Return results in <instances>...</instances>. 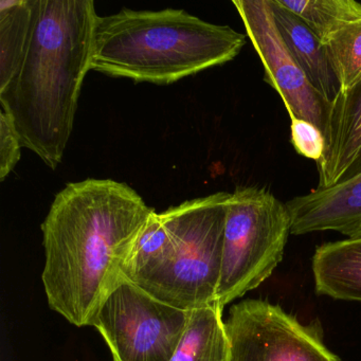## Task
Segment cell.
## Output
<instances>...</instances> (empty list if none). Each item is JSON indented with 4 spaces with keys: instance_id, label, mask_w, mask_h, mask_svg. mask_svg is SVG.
Wrapping results in <instances>:
<instances>
[{
    "instance_id": "obj_1",
    "label": "cell",
    "mask_w": 361,
    "mask_h": 361,
    "mask_svg": "<svg viewBox=\"0 0 361 361\" xmlns=\"http://www.w3.org/2000/svg\"><path fill=\"white\" fill-rule=\"evenodd\" d=\"M154 211L111 179L68 183L56 194L42 224L49 307L75 326H92Z\"/></svg>"
},
{
    "instance_id": "obj_2",
    "label": "cell",
    "mask_w": 361,
    "mask_h": 361,
    "mask_svg": "<svg viewBox=\"0 0 361 361\" xmlns=\"http://www.w3.org/2000/svg\"><path fill=\"white\" fill-rule=\"evenodd\" d=\"M98 18L92 0H35L28 47L0 90L1 109L13 119L22 147L52 170L73 133Z\"/></svg>"
},
{
    "instance_id": "obj_3",
    "label": "cell",
    "mask_w": 361,
    "mask_h": 361,
    "mask_svg": "<svg viewBox=\"0 0 361 361\" xmlns=\"http://www.w3.org/2000/svg\"><path fill=\"white\" fill-rule=\"evenodd\" d=\"M245 45L246 35L183 9H122L97 20L90 71L170 85L231 62Z\"/></svg>"
},
{
    "instance_id": "obj_4",
    "label": "cell",
    "mask_w": 361,
    "mask_h": 361,
    "mask_svg": "<svg viewBox=\"0 0 361 361\" xmlns=\"http://www.w3.org/2000/svg\"><path fill=\"white\" fill-rule=\"evenodd\" d=\"M230 196L217 192L160 213L174 251L166 267L141 288L185 312L217 303Z\"/></svg>"
},
{
    "instance_id": "obj_5",
    "label": "cell",
    "mask_w": 361,
    "mask_h": 361,
    "mask_svg": "<svg viewBox=\"0 0 361 361\" xmlns=\"http://www.w3.org/2000/svg\"><path fill=\"white\" fill-rule=\"evenodd\" d=\"M291 233L286 204L265 188L238 187L230 196L217 289L221 308L261 286L284 257Z\"/></svg>"
},
{
    "instance_id": "obj_6",
    "label": "cell",
    "mask_w": 361,
    "mask_h": 361,
    "mask_svg": "<svg viewBox=\"0 0 361 361\" xmlns=\"http://www.w3.org/2000/svg\"><path fill=\"white\" fill-rule=\"evenodd\" d=\"M190 312L169 305L122 278L92 326L102 335L114 361H170Z\"/></svg>"
},
{
    "instance_id": "obj_7",
    "label": "cell",
    "mask_w": 361,
    "mask_h": 361,
    "mask_svg": "<svg viewBox=\"0 0 361 361\" xmlns=\"http://www.w3.org/2000/svg\"><path fill=\"white\" fill-rule=\"evenodd\" d=\"M228 361H341L325 345L318 325H304L278 304L248 299L225 321Z\"/></svg>"
},
{
    "instance_id": "obj_8",
    "label": "cell",
    "mask_w": 361,
    "mask_h": 361,
    "mask_svg": "<svg viewBox=\"0 0 361 361\" xmlns=\"http://www.w3.org/2000/svg\"><path fill=\"white\" fill-rule=\"evenodd\" d=\"M247 35L264 66V81L282 98L290 119L305 120L324 132L329 103L312 87L285 45L268 0H233Z\"/></svg>"
},
{
    "instance_id": "obj_9",
    "label": "cell",
    "mask_w": 361,
    "mask_h": 361,
    "mask_svg": "<svg viewBox=\"0 0 361 361\" xmlns=\"http://www.w3.org/2000/svg\"><path fill=\"white\" fill-rule=\"evenodd\" d=\"M325 149L317 161L318 189L335 187L361 173V79L329 103Z\"/></svg>"
},
{
    "instance_id": "obj_10",
    "label": "cell",
    "mask_w": 361,
    "mask_h": 361,
    "mask_svg": "<svg viewBox=\"0 0 361 361\" xmlns=\"http://www.w3.org/2000/svg\"><path fill=\"white\" fill-rule=\"evenodd\" d=\"M286 206L293 235L335 231L361 238V173L335 187L293 197Z\"/></svg>"
},
{
    "instance_id": "obj_11",
    "label": "cell",
    "mask_w": 361,
    "mask_h": 361,
    "mask_svg": "<svg viewBox=\"0 0 361 361\" xmlns=\"http://www.w3.org/2000/svg\"><path fill=\"white\" fill-rule=\"evenodd\" d=\"M268 3L276 28L295 62L320 96L327 102H333L339 94L340 85L322 42L299 16L285 8L280 0H268Z\"/></svg>"
},
{
    "instance_id": "obj_12",
    "label": "cell",
    "mask_w": 361,
    "mask_h": 361,
    "mask_svg": "<svg viewBox=\"0 0 361 361\" xmlns=\"http://www.w3.org/2000/svg\"><path fill=\"white\" fill-rule=\"evenodd\" d=\"M317 295L361 302V238L317 247L312 257Z\"/></svg>"
},
{
    "instance_id": "obj_13",
    "label": "cell",
    "mask_w": 361,
    "mask_h": 361,
    "mask_svg": "<svg viewBox=\"0 0 361 361\" xmlns=\"http://www.w3.org/2000/svg\"><path fill=\"white\" fill-rule=\"evenodd\" d=\"M223 312L217 303L191 310L170 361H228L229 340Z\"/></svg>"
},
{
    "instance_id": "obj_14",
    "label": "cell",
    "mask_w": 361,
    "mask_h": 361,
    "mask_svg": "<svg viewBox=\"0 0 361 361\" xmlns=\"http://www.w3.org/2000/svg\"><path fill=\"white\" fill-rule=\"evenodd\" d=\"M35 0L0 1V90L11 81L24 58L32 31Z\"/></svg>"
},
{
    "instance_id": "obj_15",
    "label": "cell",
    "mask_w": 361,
    "mask_h": 361,
    "mask_svg": "<svg viewBox=\"0 0 361 361\" xmlns=\"http://www.w3.org/2000/svg\"><path fill=\"white\" fill-rule=\"evenodd\" d=\"M340 90L361 79V18L342 23L322 41Z\"/></svg>"
},
{
    "instance_id": "obj_16",
    "label": "cell",
    "mask_w": 361,
    "mask_h": 361,
    "mask_svg": "<svg viewBox=\"0 0 361 361\" xmlns=\"http://www.w3.org/2000/svg\"><path fill=\"white\" fill-rule=\"evenodd\" d=\"M280 3L299 16L321 42L342 23L361 18V4L355 0H280Z\"/></svg>"
},
{
    "instance_id": "obj_17",
    "label": "cell",
    "mask_w": 361,
    "mask_h": 361,
    "mask_svg": "<svg viewBox=\"0 0 361 361\" xmlns=\"http://www.w3.org/2000/svg\"><path fill=\"white\" fill-rule=\"evenodd\" d=\"M290 142L299 155L316 162L324 153V135L317 126L305 120L291 119Z\"/></svg>"
},
{
    "instance_id": "obj_18",
    "label": "cell",
    "mask_w": 361,
    "mask_h": 361,
    "mask_svg": "<svg viewBox=\"0 0 361 361\" xmlns=\"http://www.w3.org/2000/svg\"><path fill=\"white\" fill-rule=\"evenodd\" d=\"M16 124L9 114L0 111V180L4 181L18 166L22 149Z\"/></svg>"
}]
</instances>
